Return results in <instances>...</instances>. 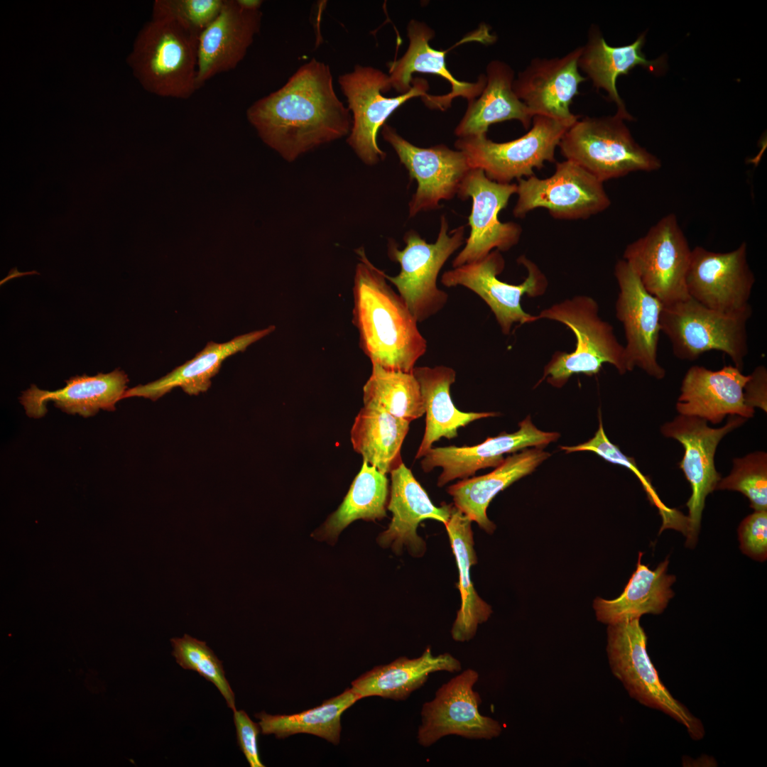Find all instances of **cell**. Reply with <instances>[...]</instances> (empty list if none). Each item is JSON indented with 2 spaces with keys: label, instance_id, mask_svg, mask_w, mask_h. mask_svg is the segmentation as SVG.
<instances>
[{
  "label": "cell",
  "instance_id": "8d00e7d4",
  "mask_svg": "<svg viewBox=\"0 0 767 767\" xmlns=\"http://www.w3.org/2000/svg\"><path fill=\"white\" fill-rule=\"evenodd\" d=\"M359 700L351 688H347L340 695L325 700L320 706L299 713L270 714L261 712L254 716L259 719L263 734H274L278 739H283L296 734H310L338 744L341 716Z\"/></svg>",
  "mask_w": 767,
  "mask_h": 767
},
{
  "label": "cell",
  "instance_id": "d6986e66",
  "mask_svg": "<svg viewBox=\"0 0 767 767\" xmlns=\"http://www.w3.org/2000/svg\"><path fill=\"white\" fill-rule=\"evenodd\" d=\"M381 134L396 152L410 178L418 182L417 190L409 202L410 217L422 211L437 209L441 200H450L458 193L463 180L472 169L462 151H454L445 145L418 147L387 124L382 126Z\"/></svg>",
  "mask_w": 767,
  "mask_h": 767
},
{
  "label": "cell",
  "instance_id": "30bf717a",
  "mask_svg": "<svg viewBox=\"0 0 767 767\" xmlns=\"http://www.w3.org/2000/svg\"><path fill=\"white\" fill-rule=\"evenodd\" d=\"M338 83L352 114L347 143L366 164L374 165L386 153L377 144L379 129L403 104L417 97H425L429 85L425 79L413 78L410 89L393 97L384 93L391 90L388 75L371 66L356 65L353 71L342 75Z\"/></svg>",
  "mask_w": 767,
  "mask_h": 767
},
{
  "label": "cell",
  "instance_id": "9a60e30c",
  "mask_svg": "<svg viewBox=\"0 0 767 767\" xmlns=\"http://www.w3.org/2000/svg\"><path fill=\"white\" fill-rule=\"evenodd\" d=\"M479 673L468 668L437 690L435 697L423 705L418 743L429 747L441 738L457 735L469 739H492L502 732L500 723L481 714L482 702L474 686Z\"/></svg>",
  "mask_w": 767,
  "mask_h": 767
},
{
  "label": "cell",
  "instance_id": "ac0fdd59",
  "mask_svg": "<svg viewBox=\"0 0 767 767\" xmlns=\"http://www.w3.org/2000/svg\"><path fill=\"white\" fill-rule=\"evenodd\" d=\"M755 276L747 259V244L729 252H714L703 246L692 249L686 276L687 293L704 306L727 312L751 306Z\"/></svg>",
  "mask_w": 767,
  "mask_h": 767
},
{
  "label": "cell",
  "instance_id": "3957f363",
  "mask_svg": "<svg viewBox=\"0 0 767 767\" xmlns=\"http://www.w3.org/2000/svg\"><path fill=\"white\" fill-rule=\"evenodd\" d=\"M200 35L153 4L127 58L143 89L161 97L189 99L197 90Z\"/></svg>",
  "mask_w": 767,
  "mask_h": 767
},
{
  "label": "cell",
  "instance_id": "484cf974",
  "mask_svg": "<svg viewBox=\"0 0 767 767\" xmlns=\"http://www.w3.org/2000/svg\"><path fill=\"white\" fill-rule=\"evenodd\" d=\"M128 382L127 375L119 369L95 376H75L66 381L64 388L53 391L31 385L23 392L20 402L27 415L34 418L45 415L48 401L68 414L89 417L100 409L114 410L115 404L123 399Z\"/></svg>",
  "mask_w": 767,
  "mask_h": 767
},
{
  "label": "cell",
  "instance_id": "f546056e",
  "mask_svg": "<svg viewBox=\"0 0 767 767\" xmlns=\"http://www.w3.org/2000/svg\"><path fill=\"white\" fill-rule=\"evenodd\" d=\"M413 374L421 391L425 414L423 440L415 459L422 458L441 437H457V430L470 423L494 417V412H462L457 409L450 396L451 385L455 381V371L446 366H415Z\"/></svg>",
  "mask_w": 767,
  "mask_h": 767
},
{
  "label": "cell",
  "instance_id": "7c38bea8",
  "mask_svg": "<svg viewBox=\"0 0 767 767\" xmlns=\"http://www.w3.org/2000/svg\"><path fill=\"white\" fill-rule=\"evenodd\" d=\"M517 261L528 271L526 280L519 285L509 284L497 278L505 262L496 249L479 260L445 271L441 283L447 287L462 285L477 294L494 313L501 332L507 335L515 323L523 325L538 320L537 315L523 310L521 300L524 295L540 296L548 287L547 278L535 263L524 256Z\"/></svg>",
  "mask_w": 767,
  "mask_h": 767
},
{
  "label": "cell",
  "instance_id": "603a6c76",
  "mask_svg": "<svg viewBox=\"0 0 767 767\" xmlns=\"http://www.w3.org/2000/svg\"><path fill=\"white\" fill-rule=\"evenodd\" d=\"M749 379L735 366L717 371L692 366L686 372L676 409L681 415L696 416L717 424L727 415L751 418L754 409L745 401L744 388Z\"/></svg>",
  "mask_w": 767,
  "mask_h": 767
},
{
  "label": "cell",
  "instance_id": "ba28073f",
  "mask_svg": "<svg viewBox=\"0 0 767 767\" xmlns=\"http://www.w3.org/2000/svg\"><path fill=\"white\" fill-rule=\"evenodd\" d=\"M448 227L442 215L435 243H428L413 230L405 234L406 246L403 250L394 241L388 243V256L400 263L401 271L396 276L384 273L385 278L396 287L418 322L440 312L448 300V294L437 285V276L450 256L462 245L464 227L459 226L449 234Z\"/></svg>",
  "mask_w": 767,
  "mask_h": 767
},
{
  "label": "cell",
  "instance_id": "d590c367",
  "mask_svg": "<svg viewBox=\"0 0 767 767\" xmlns=\"http://www.w3.org/2000/svg\"><path fill=\"white\" fill-rule=\"evenodd\" d=\"M410 423L386 411L364 407L351 430L353 448L380 472L391 473L403 462L401 448Z\"/></svg>",
  "mask_w": 767,
  "mask_h": 767
},
{
  "label": "cell",
  "instance_id": "bcb514c9",
  "mask_svg": "<svg viewBox=\"0 0 767 767\" xmlns=\"http://www.w3.org/2000/svg\"><path fill=\"white\" fill-rule=\"evenodd\" d=\"M240 6L249 10H260L263 4L261 0H236Z\"/></svg>",
  "mask_w": 767,
  "mask_h": 767
},
{
  "label": "cell",
  "instance_id": "1f68e13d",
  "mask_svg": "<svg viewBox=\"0 0 767 767\" xmlns=\"http://www.w3.org/2000/svg\"><path fill=\"white\" fill-rule=\"evenodd\" d=\"M461 662L448 653L434 656L427 647L419 657L401 656L395 660L374 667L352 682V691L361 699L378 696L405 700L422 687L430 673L459 672Z\"/></svg>",
  "mask_w": 767,
  "mask_h": 767
},
{
  "label": "cell",
  "instance_id": "4fadbf2b",
  "mask_svg": "<svg viewBox=\"0 0 767 767\" xmlns=\"http://www.w3.org/2000/svg\"><path fill=\"white\" fill-rule=\"evenodd\" d=\"M603 183L570 161L556 163L549 178L533 175L518 180L513 215L523 217L530 211L544 208L559 219H587L611 205Z\"/></svg>",
  "mask_w": 767,
  "mask_h": 767
},
{
  "label": "cell",
  "instance_id": "83f0119b",
  "mask_svg": "<svg viewBox=\"0 0 767 767\" xmlns=\"http://www.w3.org/2000/svg\"><path fill=\"white\" fill-rule=\"evenodd\" d=\"M275 327L239 335L224 342H209L192 359L176 367L159 379L126 390L123 398L143 397L156 401L173 388L180 387L189 395L207 391L211 379L219 372L222 362L229 357L244 352L249 345L271 333Z\"/></svg>",
  "mask_w": 767,
  "mask_h": 767
},
{
  "label": "cell",
  "instance_id": "2e32d148",
  "mask_svg": "<svg viewBox=\"0 0 767 767\" xmlns=\"http://www.w3.org/2000/svg\"><path fill=\"white\" fill-rule=\"evenodd\" d=\"M516 190V184L493 181L480 169L469 171L457 195L472 199L471 229L465 246L452 261L453 268L479 260L494 249L507 251L518 242L522 232L519 224L501 222L498 217Z\"/></svg>",
  "mask_w": 767,
  "mask_h": 767
},
{
  "label": "cell",
  "instance_id": "8992f818",
  "mask_svg": "<svg viewBox=\"0 0 767 767\" xmlns=\"http://www.w3.org/2000/svg\"><path fill=\"white\" fill-rule=\"evenodd\" d=\"M624 120L616 114L579 118L560 141L562 155L602 183L632 172L658 170L660 161L636 142Z\"/></svg>",
  "mask_w": 767,
  "mask_h": 767
},
{
  "label": "cell",
  "instance_id": "6da1fadb",
  "mask_svg": "<svg viewBox=\"0 0 767 767\" xmlns=\"http://www.w3.org/2000/svg\"><path fill=\"white\" fill-rule=\"evenodd\" d=\"M246 118L288 161L347 135L350 111L337 97L329 65L312 58L278 90L254 102Z\"/></svg>",
  "mask_w": 767,
  "mask_h": 767
},
{
  "label": "cell",
  "instance_id": "4dcf8cb0",
  "mask_svg": "<svg viewBox=\"0 0 767 767\" xmlns=\"http://www.w3.org/2000/svg\"><path fill=\"white\" fill-rule=\"evenodd\" d=\"M486 82L479 97L469 102L456 126L459 138L486 134L491 124L518 120L525 129L532 124L533 114L513 89L514 72L506 62L494 60L486 67Z\"/></svg>",
  "mask_w": 767,
  "mask_h": 767
},
{
  "label": "cell",
  "instance_id": "cb8c5ba5",
  "mask_svg": "<svg viewBox=\"0 0 767 767\" xmlns=\"http://www.w3.org/2000/svg\"><path fill=\"white\" fill-rule=\"evenodd\" d=\"M391 494L387 508L392 513L388 528L377 538L383 548L391 547L396 553L405 546L414 557H421L426 547L417 534L419 523L433 519L445 524L453 506H435L427 492L403 462L391 472Z\"/></svg>",
  "mask_w": 767,
  "mask_h": 767
},
{
  "label": "cell",
  "instance_id": "f6af8a7d",
  "mask_svg": "<svg viewBox=\"0 0 767 767\" xmlns=\"http://www.w3.org/2000/svg\"><path fill=\"white\" fill-rule=\"evenodd\" d=\"M744 395L746 404L754 409L758 407L766 411L767 371L763 366H757L745 384Z\"/></svg>",
  "mask_w": 767,
  "mask_h": 767
},
{
  "label": "cell",
  "instance_id": "4316f807",
  "mask_svg": "<svg viewBox=\"0 0 767 767\" xmlns=\"http://www.w3.org/2000/svg\"><path fill=\"white\" fill-rule=\"evenodd\" d=\"M646 41V33H642L632 43L624 46H611L597 26H592L586 44L581 47L578 67L587 75L597 89L606 91L608 99L617 106L616 114L624 120H632L616 88V80L621 75H628L636 66H641L656 75L663 71L665 56L648 60L642 48Z\"/></svg>",
  "mask_w": 767,
  "mask_h": 767
},
{
  "label": "cell",
  "instance_id": "5b68a950",
  "mask_svg": "<svg viewBox=\"0 0 767 767\" xmlns=\"http://www.w3.org/2000/svg\"><path fill=\"white\" fill-rule=\"evenodd\" d=\"M752 308L732 312L716 310L688 298L663 306L660 330L675 357L693 361L712 350L728 355L742 370L749 352L747 322Z\"/></svg>",
  "mask_w": 767,
  "mask_h": 767
},
{
  "label": "cell",
  "instance_id": "ffe728a7",
  "mask_svg": "<svg viewBox=\"0 0 767 767\" xmlns=\"http://www.w3.org/2000/svg\"><path fill=\"white\" fill-rule=\"evenodd\" d=\"M559 437L558 433L538 430L528 415L513 433L503 432L474 446L432 447L422 457L420 466L426 473L435 467L442 469L437 482L441 487L456 479L469 478L479 469L498 467L506 454L531 447H542Z\"/></svg>",
  "mask_w": 767,
  "mask_h": 767
},
{
  "label": "cell",
  "instance_id": "b9f144b4",
  "mask_svg": "<svg viewBox=\"0 0 767 767\" xmlns=\"http://www.w3.org/2000/svg\"><path fill=\"white\" fill-rule=\"evenodd\" d=\"M224 0H156V6L200 34L219 13Z\"/></svg>",
  "mask_w": 767,
  "mask_h": 767
},
{
  "label": "cell",
  "instance_id": "9c48e42d",
  "mask_svg": "<svg viewBox=\"0 0 767 767\" xmlns=\"http://www.w3.org/2000/svg\"><path fill=\"white\" fill-rule=\"evenodd\" d=\"M572 124L535 115L530 130L516 139L496 143L481 134L459 138L455 145L472 169L483 170L493 181L510 183L533 175V169H542L545 161L555 162V148Z\"/></svg>",
  "mask_w": 767,
  "mask_h": 767
},
{
  "label": "cell",
  "instance_id": "8fae6325",
  "mask_svg": "<svg viewBox=\"0 0 767 767\" xmlns=\"http://www.w3.org/2000/svg\"><path fill=\"white\" fill-rule=\"evenodd\" d=\"M691 251L676 215L670 213L660 219L645 235L628 244L623 259L633 269L645 289L666 305L690 297L686 276Z\"/></svg>",
  "mask_w": 767,
  "mask_h": 767
},
{
  "label": "cell",
  "instance_id": "277c9868",
  "mask_svg": "<svg viewBox=\"0 0 767 767\" xmlns=\"http://www.w3.org/2000/svg\"><path fill=\"white\" fill-rule=\"evenodd\" d=\"M537 318L565 325L576 338L572 352H555L538 384L546 379L560 388L574 374H598L605 363L621 374L628 371L624 346L617 340L612 326L600 318L598 304L592 298L579 295L566 299L541 310Z\"/></svg>",
  "mask_w": 767,
  "mask_h": 767
},
{
  "label": "cell",
  "instance_id": "ee69618b",
  "mask_svg": "<svg viewBox=\"0 0 767 767\" xmlns=\"http://www.w3.org/2000/svg\"><path fill=\"white\" fill-rule=\"evenodd\" d=\"M237 744L251 767H264L261 761L258 737L261 727L253 722L244 710L234 711Z\"/></svg>",
  "mask_w": 767,
  "mask_h": 767
},
{
  "label": "cell",
  "instance_id": "ab89813d",
  "mask_svg": "<svg viewBox=\"0 0 767 767\" xmlns=\"http://www.w3.org/2000/svg\"><path fill=\"white\" fill-rule=\"evenodd\" d=\"M173 655L178 664L186 670L196 671L207 681L212 682L226 700L228 707L235 711L234 694L227 681L222 662L218 659L205 641H199L188 634L170 640Z\"/></svg>",
  "mask_w": 767,
  "mask_h": 767
},
{
  "label": "cell",
  "instance_id": "d6a6232c",
  "mask_svg": "<svg viewBox=\"0 0 767 767\" xmlns=\"http://www.w3.org/2000/svg\"><path fill=\"white\" fill-rule=\"evenodd\" d=\"M642 555L639 553L636 569L619 597L594 599L593 608L599 621L614 624L646 614H659L666 608L674 596L670 587L675 581L674 575L667 574L668 559L653 570L641 563Z\"/></svg>",
  "mask_w": 767,
  "mask_h": 767
},
{
  "label": "cell",
  "instance_id": "74e56055",
  "mask_svg": "<svg viewBox=\"0 0 767 767\" xmlns=\"http://www.w3.org/2000/svg\"><path fill=\"white\" fill-rule=\"evenodd\" d=\"M364 407L381 410L411 422L425 414L419 384L413 373L372 364L363 387Z\"/></svg>",
  "mask_w": 767,
  "mask_h": 767
},
{
  "label": "cell",
  "instance_id": "836d02e7",
  "mask_svg": "<svg viewBox=\"0 0 767 767\" xmlns=\"http://www.w3.org/2000/svg\"><path fill=\"white\" fill-rule=\"evenodd\" d=\"M471 523L469 518L453 506L445 524L459 571L457 586L461 606L451 630L452 638L458 642L471 640L478 626L486 621L492 613L491 606L478 595L470 578V569L477 562Z\"/></svg>",
  "mask_w": 767,
  "mask_h": 767
},
{
  "label": "cell",
  "instance_id": "7bdbcfd3",
  "mask_svg": "<svg viewBox=\"0 0 767 767\" xmlns=\"http://www.w3.org/2000/svg\"><path fill=\"white\" fill-rule=\"evenodd\" d=\"M740 548L753 559L764 561L767 557V511H755L746 517L739 529Z\"/></svg>",
  "mask_w": 767,
  "mask_h": 767
},
{
  "label": "cell",
  "instance_id": "5bb4252c",
  "mask_svg": "<svg viewBox=\"0 0 767 767\" xmlns=\"http://www.w3.org/2000/svg\"><path fill=\"white\" fill-rule=\"evenodd\" d=\"M746 420L731 415L724 426L712 428L703 418L680 414L661 426L660 431L665 437L677 440L684 448L679 465L692 489L691 496L686 504L689 510L687 547L695 545L705 499L716 489L722 479L714 465L717 445L727 433L741 426Z\"/></svg>",
  "mask_w": 767,
  "mask_h": 767
},
{
  "label": "cell",
  "instance_id": "52a82bcc",
  "mask_svg": "<svg viewBox=\"0 0 767 767\" xmlns=\"http://www.w3.org/2000/svg\"><path fill=\"white\" fill-rule=\"evenodd\" d=\"M647 639L639 619L608 625L606 653L613 675L630 697L670 716L686 728L692 739L700 740L705 735L702 722L660 681L647 652Z\"/></svg>",
  "mask_w": 767,
  "mask_h": 767
},
{
  "label": "cell",
  "instance_id": "44dd1931",
  "mask_svg": "<svg viewBox=\"0 0 767 767\" xmlns=\"http://www.w3.org/2000/svg\"><path fill=\"white\" fill-rule=\"evenodd\" d=\"M581 47L561 58H534L513 82L517 97L535 115L574 124L580 116L570 105L587 79L578 67Z\"/></svg>",
  "mask_w": 767,
  "mask_h": 767
},
{
  "label": "cell",
  "instance_id": "f1b7e54d",
  "mask_svg": "<svg viewBox=\"0 0 767 767\" xmlns=\"http://www.w3.org/2000/svg\"><path fill=\"white\" fill-rule=\"evenodd\" d=\"M550 455L542 447L526 448L508 456L490 473L464 479L450 486L447 491L452 496L456 508L481 528L491 533L496 526L486 515L491 500L499 492L533 472Z\"/></svg>",
  "mask_w": 767,
  "mask_h": 767
},
{
  "label": "cell",
  "instance_id": "d4e9b609",
  "mask_svg": "<svg viewBox=\"0 0 767 767\" xmlns=\"http://www.w3.org/2000/svg\"><path fill=\"white\" fill-rule=\"evenodd\" d=\"M409 45L398 60L388 63L391 88L400 94L408 92L412 87L413 74L425 72L439 75L451 85V91L443 95L428 94L422 99L433 109L444 110L452 101L462 97L471 102L479 97L486 82V75H481L475 82L459 81L448 70L445 62L447 50H438L430 45L434 37L433 30L423 22L411 20L407 26Z\"/></svg>",
  "mask_w": 767,
  "mask_h": 767
},
{
  "label": "cell",
  "instance_id": "e0dca14e",
  "mask_svg": "<svg viewBox=\"0 0 767 767\" xmlns=\"http://www.w3.org/2000/svg\"><path fill=\"white\" fill-rule=\"evenodd\" d=\"M614 276L619 293L615 304L616 316L622 323L626 344L624 346L628 371L636 366L660 380L665 369L658 361L663 303L649 293L629 263L619 260Z\"/></svg>",
  "mask_w": 767,
  "mask_h": 767
},
{
  "label": "cell",
  "instance_id": "60d3db41",
  "mask_svg": "<svg viewBox=\"0 0 767 767\" xmlns=\"http://www.w3.org/2000/svg\"><path fill=\"white\" fill-rule=\"evenodd\" d=\"M716 489L739 491L749 499L754 511L767 510L766 453L756 452L734 459L731 473L721 479Z\"/></svg>",
  "mask_w": 767,
  "mask_h": 767
},
{
  "label": "cell",
  "instance_id": "7402d4cb",
  "mask_svg": "<svg viewBox=\"0 0 767 767\" xmlns=\"http://www.w3.org/2000/svg\"><path fill=\"white\" fill-rule=\"evenodd\" d=\"M262 13L224 0L215 19L200 33L197 49V89L217 75L234 69L259 32Z\"/></svg>",
  "mask_w": 767,
  "mask_h": 767
},
{
  "label": "cell",
  "instance_id": "f35d334b",
  "mask_svg": "<svg viewBox=\"0 0 767 767\" xmlns=\"http://www.w3.org/2000/svg\"><path fill=\"white\" fill-rule=\"evenodd\" d=\"M599 428L592 439L575 446H560V448L565 451L566 453L577 451H591L609 462L628 468L641 482L651 503L658 508L663 521L661 530L665 528H673L683 532L687 526V516H684L675 509L667 507L660 501L651 484V480L641 472L634 459L626 456L617 446L609 440L604 430L601 415H599Z\"/></svg>",
  "mask_w": 767,
  "mask_h": 767
},
{
  "label": "cell",
  "instance_id": "7a4b0ae2",
  "mask_svg": "<svg viewBox=\"0 0 767 767\" xmlns=\"http://www.w3.org/2000/svg\"><path fill=\"white\" fill-rule=\"evenodd\" d=\"M353 288V322L360 346L372 364L413 373L426 352L427 340L404 300L387 283L384 272L375 267L362 249Z\"/></svg>",
  "mask_w": 767,
  "mask_h": 767
},
{
  "label": "cell",
  "instance_id": "e575fe53",
  "mask_svg": "<svg viewBox=\"0 0 767 767\" xmlns=\"http://www.w3.org/2000/svg\"><path fill=\"white\" fill-rule=\"evenodd\" d=\"M388 497L386 474L364 461L342 503L312 536L334 544L342 531L354 521L383 519L387 516Z\"/></svg>",
  "mask_w": 767,
  "mask_h": 767
}]
</instances>
